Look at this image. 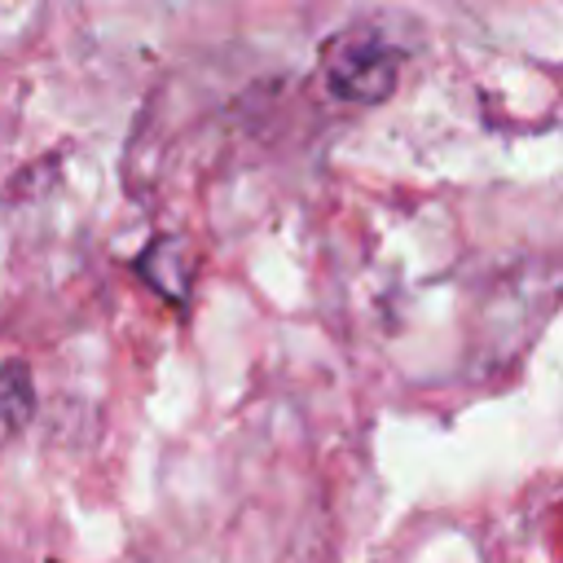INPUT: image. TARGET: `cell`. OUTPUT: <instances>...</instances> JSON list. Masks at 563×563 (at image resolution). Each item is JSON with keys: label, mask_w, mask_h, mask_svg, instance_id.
<instances>
[{"label": "cell", "mask_w": 563, "mask_h": 563, "mask_svg": "<svg viewBox=\"0 0 563 563\" xmlns=\"http://www.w3.org/2000/svg\"><path fill=\"white\" fill-rule=\"evenodd\" d=\"M400 66H405V48L383 26H369V22L343 26L321 44L325 88L347 106L387 101L400 84Z\"/></svg>", "instance_id": "cell-1"}, {"label": "cell", "mask_w": 563, "mask_h": 563, "mask_svg": "<svg viewBox=\"0 0 563 563\" xmlns=\"http://www.w3.org/2000/svg\"><path fill=\"white\" fill-rule=\"evenodd\" d=\"M141 282H150V290H158L167 303H185L189 299V264H185V246L176 238H154L141 260H136Z\"/></svg>", "instance_id": "cell-2"}, {"label": "cell", "mask_w": 563, "mask_h": 563, "mask_svg": "<svg viewBox=\"0 0 563 563\" xmlns=\"http://www.w3.org/2000/svg\"><path fill=\"white\" fill-rule=\"evenodd\" d=\"M35 413V383H31V369L26 361H4L0 365V444L9 435H18Z\"/></svg>", "instance_id": "cell-3"}]
</instances>
